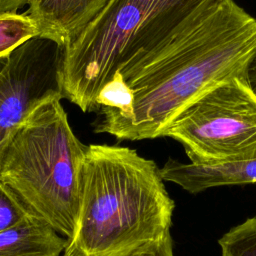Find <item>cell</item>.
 Masks as SVG:
<instances>
[{"label": "cell", "mask_w": 256, "mask_h": 256, "mask_svg": "<svg viewBox=\"0 0 256 256\" xmlns=\"http://www.w3.org/2000/svg\"><path fill=\"white\" fill-rule=\"evenodd\" d=\"M256 60V19L234 0H215L126 81L134 95L125 116H103L95 128L118 140L162 137L189 105L236 78Z\"/></svg>", "instance_id": "6da1fadb"}, {"label": "cell", "mask_w": 256, "mask_h": 256, "mask_svg": "<svg viewBox=\"0 0 256 256\" xmlns=\"http://www.w3.org/2000/svg\"><path fill=\"white\" fill-rule=\"evenodd\" d=\"M110 0H31L25 12L39 37L65 47L104 9Z\"/></svg>", "instance_id": "52a82bcc"}, {"label": "cell", "mask_w": 256, "mask_h": 256, "mask_svg": "<svg viewBox=\"0 0 256 256\" xmlns=\"http://www.w3.org/2000/svg\"><path fill=\"white\" fill-rule=\"evenodd\" d=\"M62 256H64V255H62Z\"/></svg>", "instance_id": "2e32d148"}, {"label": "cell", "mask_w": 256, "mask_h": 256, "mask_svg": "<svg viewBox=\"0 0 256 256\" xmlns=\"http://www.w3.org/2000/svg\"><path fill=\"white\" fill-rule=\"evenodd\" d=\"M215 0H110L63 47L62 98L94 111L100 89L119 71L127 81L170 38Z\"/></svg>", "instance_id": "3957f363"}, {"label": "cell", "mask_w": 256, "mask_h": 256, "mask_svg": "<svg viewBox=\"0 0 256 256\" xmlns=\"http://www.w3.org/2000/svg\"><path fill=\"white\" fill-rule=\"evenodd\" d=\"M31 0H0V14L16 12L18 9L30 3Z\"/></svg>", "instance_id": "5bb4252c"}, {"label": "cell", "mask_w": 256, "mask_h": 256, "mask_svg": "<svg viewBox=\"0 0 256 256\" xmlns=\"http://www.w3.org/2000/svg\"><path fill=\"white\" fill-rule=\"evenodd\" d=\"M129 256H174L170 231L161 238L140 247Z\"/></svg>", "instance_id": "4fadbf2b"}, {"label": "cell", "mask_w": 256, "mask_h": 256, "mask_svg": "<svg viewBox=\"0 0 256 256\" xmlns=\"http://www.w3.org/2000/svg\"><path fill=\"white\" fill-rule=\"evenodd\" d=\"M174 202L160 168L129 147L91 144L77 223L64 256H129L170 231Z\"/></svg>", "instance_id": "7a4b0ae2"}, {"label": "cell", "mask_w": 256, "mask_h": 256, "mask_svg": "<svg viewBox=\"0 0 256 256\" xmlns=\"http://www.w3.org/2000/svg\"><path fill=\"white\" fill-rule=\"evenodd\" d=\"M160 175L190 193H199L208 188L225 185L256 183V157L219 164L198 165L169 159Z\"/></svg>", "instance_id": "ba28073f"}, {"label": "cell", "mask_w": 256, "mask_h": 256, "mask_svg": "<svg viewBox=\"0 0 256 256\" xmlns=\"http://www.w3.org/2000/svg\"><path fill=\"white\" fill-rule=\"evenodd\" d=\"M67 243L50 225L30 215L0 233V256H62Z\"/></svg>", "instance_id": "9c48e42d"}, {"label": "cell", "mask_w": 256, "mask_h": 256, "mask_svg": "<svg viewBox=\"0 0 256 256\" xmlns=\"http://www.w3.org/2000/svg\"><path fill=\"white\" fill-rule=\"evenodd\" d=\"M48 99L12 131L0 151V182L35 217L69 239L81 198L86 148L61 104Z\"/></svg>", "instance_id": "277c9868"}, {"label": "cell", "mask_w": 256, "mask_h": 256, "mask_svg": "<svg viewBox=\"0 0 256 256\" xmlns=\"http://www.w3.org/2000/svg\"><path fill=\"white\" fill-rule=\"evenodd\" d=\"M39 36L34 21L26 13L0 14V57L6 56L26 41Z\"/></svg>", "instance_id": "30bf717a"}, {"label": "cell", "mask_w": 256, "mask_h": 256, "mask_svg": "<svg viewBox=\"0 0 256 256\" xmlns=\"http://www.w3.org/2000/svg\"><path fill=\"white\" fill-rule=\"evenodd\" d=\"M247 78L252 91L256 94V60H254L253 63L250 65Z\"/></svg>", "instance_id": "9a60e30c"}, {"label": "cell", "mask_w": 256, "mask_h": 256, "mask_svg": "<svg viewBox=\"0 0 256 256\" xmlns=\"http://www.w3.org/2000/svg\"><path fill=\"white\" fill-rule=\"evenodd\" d=\"M30 215L16 194L0 182V233L20 224Z\"/></svg>", "instance_id": "7c38bea8"}, {"label": "cell", "mask_w": 256, "mask_h": 256, "mask_svg": "<svg viewBox=\"0 0 256 256\" xmlns=\"http://www.w3.org/2000/svg\"><path fill=\"white\" fill-rule=\"evenodd\" d=\"M218 243L222 256H256V216L231 228Z\"/></svg>", "instance_id": "8fae6325"}, {"label": "cell", "mask_w": 256, "mask_h": 256, "mask_svg": "<svg viewBox=\"0 0 256 256\" xmlns=\"http://www.w3.org/2000/svg\"><path fill=\"white\" fill-rule=\"evenodd\" d=\"M190 163L211 165L256 157V94L248 79L226 82L189 105L164 129Z\"/></svg>", "instance_id": "5b68a950"}, {"label": "cell", "mask_w": 256, "mask_h": 256, "mask_svg": "<svg viewBox=\"0 0 256 256\" xmlns=\"http://www.w3.org/2000/svg\"><path fill=\"white\" fill-rule=\"evenodd\" d=\"M62 51L63 46L37 36L0 57V151L36 106L54 97L62 98Z\"/></svg>", "instance_id": "8992f818"}]
</instances>
